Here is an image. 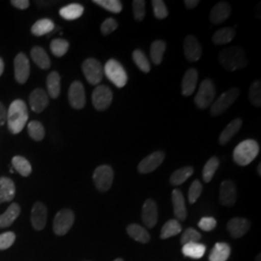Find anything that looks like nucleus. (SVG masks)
<instances>
[{"instance_id": "1", "label": "nucleus", "mask_w": 261, "mask_h": 261, "mask_svg": "<svg viewBox=\"0 0 261 261\" xmlns=\"http://www.w3.org/2000/svg\"><path fill=\"white\" fill-rule=\"evenodd\" d=\"M28 120V110L21 100H15L10 105L7 112V122L10 132L14 135L19 134Z\"/></svg>"}, {"instance_id": "2", "label": "nucleus", "mask_w": 261, "mask_h": 261, "mask_svg": "<svg viewBox=\"0 0 261 261\" xmlns=\"http://www.w3.org/2000/svg\"><path fill=\"white\" fill-rule=\"evenodd\" d=\"M218 58L221 65L228 71H236L239 69H243L249 64L244 49L239 47L224 48L220 53Z\"/></svg>"}, {"instance_id": "3", "label": "nucleus", "mask_w": 261, "mask_h": 261, "mask_svg": "<svg viewBox=\"0 0 261 261\" xmlns=\"http://www.w3.org/2000/svg\"><path fill=\"white\" fill-rule=\"evenodd\" d=\"M259 153V145L253 140H246L240 142L233 151L234 162L241 167L250 165Z\"/></svg>"}, {"instance_id": "4", "label": "nucleus", "mask_w": 261, "mask_h": 261, "mask_svg": "<svg viewBox=\"0 0 261 261\" xmlns=\"http://www.w3.org/2000/svg\"><path fill=\"white\" fill-rule=\"evenodd\" d=\"M103 73L116 87L122 88L128 82V75L124 67L115 59H110L103 68Z\"/></svg>"}, {"instance_id": "5", "label": "nucleus", "mask_w": 261, "mask_h": 261, "mask_svg": "<svg viewBox=\"0 0 261 261\" xmlns=\"http://www.w3.org/2000/svg\"><path fill=\"white\" fill-rule=\"evenodd\" d=\"M216 88L211 80H204L199 86L195 98V103L198 109L205 110L214 102Z\"/></svg>"}, {"instance_id": "6", "label": "nucleus", "mask_w": 261, "mask_h": 261, "mask_svg": "<svg viewBox=\"0 0 261 261\" xmlns=\"http://www.w3.org/2000/svg\"><path fill=\"white\" fill-rule=\"evenodd\" d=\"M240 95V89L237 87L231 88L226 92L222 94L214 103L211 105V114L213 116H217L225 112L232 103L237 100Z\"/></svg>"}, {"instance_id": "7", "label": "nucleus", "mask_w": 261, "mask_h": 261, "mask_svg": "<svg viewBox=\"0 0 261 261\" xmlns=\"http://www.w3.org/2000/svg\"><path fill=\"white\" fill-rule=\"evenodd\" d=\"M113 169L108 165L100 166L95 169L93 173V180L96 188L100 192H108L113 182Z\"/></svg>"}, {"instance_id": "8", "label": "nucleus", "mask_w": 261, "mask_h": 261, "mask_svg": "<svg viewBox=\"0 0 261 261\" xmlns=\"http://www.w3.org/2000/svg\"><path fill=\"white\" fill-rule=\"evenodd\" d=\"M83 72L87 82L92 85H98L103 80V66L95 58H88L84 61Z\"/></svg>"}, {"instance_id": "9", "label": "nucleus", "mask_w": 261, "mask_h": 261, "mask_svg": "<svg viewBox=\"0 0 261 261\" xmlns=\"http://www.w3.org/2000/svg\"><path fill=\"white\" fill-rule=\"evenodd\" d=\"M75 221L74 212L70 209L60 210L54 220V231L56 235H65L72 227Z\"/></svg>"}, {"instance_id": "10", "label": "nucleus", "mask_w": 261, "mask_h": 261, "mask_svg": "<svg viewBox=\"0 0 261 261\" xmlns=\"http://www.w3.org/2000/svg\"><path fill=\"white\" fill-rule=\"evenodd\" d=\"M112 102V90L107 85H98L92 93L94 108L99 111H106Z\"/></svg>"}, {"instance_id": "11", "label": "nucleus", "mask_w": 261, "mask_h": 261, "mask_svg": "<svg viewBox=\"0 0 261 261\" xmlns=\"http://www.w3.org/2000/svg\"><path fill=\"white\" fill-rule=\"evenodd\" d=\"M165 157L166 155L163 151H156L150 154L149 156H147L146 158L143 159L139 164L138 169L142 174L150 173L155 169H157L162 165Z\"/></svg>"}, {"instance_id": "12", "label": "nucleus", "mask_w": 261, "mask_h": 261, "mask_svg": "<svg viewBox=\"0 0 261 261\" xmlns=\"http://www.w3.org/2000/svg\"><path fill=\"white\" fill-rule=\"evenodd\" d=\"M15 79L20 84H24L28 82L30 74V66L28 56L22 53H19L16 56L15 61Z\"/></svg>"}, {"instance_id": "13", "label": "nucleus", "mask_w": 261, "mask_h": 261, "mask_svg": "<svg viewBox=\"0 0 261 261\" xmlns=\"http://www.w3.org/2000/svg\"><path fill=\"white\" fill-rule=\"evenodd\" d=\"M68 98H69V103L75 110H81L84 108L85 102H86L85 91H84V85L81 82L75 81L71 84L69 88Z\"/></svg>"}, {"instance_id": "14", "label": "nucleus", "mask_w": 261, "mask_h": 261, "mask_svg": "<svg viewBox=\"0 0 261 261\" xmlns=\"http://www.w3.org/2000/svg\"><path fill=\"white\" fill-rule=\"evenodd\" d=\"M141 217L143 223L147 227L153 228L156 225L158 222V208L156 202L153 199L148 198L145 200L142 206Z\"/></svg>"}, {"instance_id": "15", "label": "nucleus", "mask_w": 261, "mask_h": 261, "mask_svg": "<svg viewBox=\"0 0 261 261\" xmlns=\"http://www.w3.org/2000/svg\"><path fill=\"white\" fill-rule=\"evenodd\" d=\"M220 202L222 205L232 206L237 199V191L235 184L231 180H224L220 190Z\"/></svg>"}, {"instance_id": "16", "label": "nucleus", "mask_w": 261, "mask_h": 261, "mask_svg": "<svg viewBox=\"0 0 261 261\" xmlns=\"http://www.w3.org/2000/svg\"><path fill=\"white\" fill-rule=\"evenodd\" d=\"M48 96L47 92L42 88L34 89L29 96V103L31 110L36 113L44 112L48 106Z\"/></svg>"}, {"instance_id": "17", "label": "nucleus", "mask_w": 261, "mask_h": 261, "mask_svg": "<svg viewBox=\"0 0 261 261\" xmlns=\"http://www.w3.org/2000/svg\"><path fill=\"white\" fill-rule=\"evenodd\" d=\"M47 209L42 202H36L31 210V224L36 230H42L46 226Z\"/></svg>"}, {"instance_id": "18", "label": "nucleus", "mask_w": 261, "mask_h": 261, "mask_svg": "<svg viewBox=\"0 0 261 261\" xmlns=\"http://www.w3.org/2000/svg\"><path fill=\"white\" fill-rule=\"evenodd\" d=\"M184 53L187 59L191 62L198 61L202 56V48L197 39L193 35H189L184 41Z\"/></svg>"}, {"instance_id": "19", "label": "nucleus", "mask_w": 261, "mask_h": 261, "mask_svg": "<svg viewBox=\"0 0 261 261\" xmlns=\"http://www.w3.org/2000/svg\"><path fill=\"white\" fill-rule=\"evenodd\" d=\"M251 223L244 218H233L227 223L228 232L233 238H240L248 232Z\"/></svg>"}, {"instance_id": "20", "label": "nucleus", "mask_w": 261, "mask_h": 261, "mask_svg": "<svg viewBox=\"0 0 261 261\" xmlns=\"http://www.w3.org/2000/svg\"><path fill=\"white\" fill-rule=\"evenodd\" d=\"M231 9L228 3L219 2L210 12V19L215 24H221L230 16Z\"/></svg>"}, {"instance_id": "21", "label": "nucleus", "mask_w": 261, "mask_h": 261, "mask_svg": "<svg viewBox=\"0 0 261 261\" xmlns=\"http://www.w3.org/2000/svg\"><path fill=\"white\" fill-rule=\"evenodd\" d=\"M172 204L174 209V215L177 219V221H185L187 218L186 204H185V198L180 190H173L172 192Z\"/></svg>"}, {"instance_id": "22", "label": "nucleus", "mask_w": 261, "mask_h": 261, "mask_svg": "<svg viewBox=\"0 0 261 261\" xmlns=\"http://www.w3.org/2000/svg\"><path fill=\"white\" fill-rule=\"evenodd\" d=\"M16 195V187L12 179L8 177L0 178V201L9 202Z\"/></svg>"}, {"instance_id": "23", "label": "nucleus", "mask_w": 261, "mask_h": 261, "mask_svg": "<svg viewBox=\"0 0 261 261\" xmlns=\"http://www.w3.org/2000/svg\"><path fill=\"white\" fill-rule=\"evenodd\" d=\"M197 71L194 68L189 69L185 73L182 82V94L184 96L188 97L194 93L197 84Z\"/></svg>"}, {"instance_id": "24", "label": "nucleus", "mask_w": 261, "mask_h": 261, "mask_svg": "<svg viewBox=\"0 0 261 261\" xmlns=\"http://www.w3.org/2000/svg\"><path fill=\"white\" fill-rule=\"evenodd\" d=\"M243 121L242 119L240 118H236L232 121L230 122L225 128L224 130L222 132L219 141L222 145L226 144L227 142H229L230 140H232L234 136L239 132L242 127Z\"/></svg>"}, {"instance_id": "25", "label": "nucleus", "mask_w": 261, "mask_h": 261, "mask_svg": "<svg viewBox=\"0 0 261 261\" xmlns=\"http://www.w3.org/2000/svg\"><path fill=\"white\" fill-rule=\"evenodd\" d=\"M20 214V207L17 203H13L8 209L0 215V228H5L12 225Z\"/></svg>"}, {"instance_id": "26", "label": "nucleus", "mask_w": 261, "mask_h": 261, "mask_svg": "<svg viewBox=\"0 0 261 261\" xmlns=\"http://www.w3.org/2000/svg\"><path fill=\"white\" fill-rule=\"evenodd\" d=\"M231 252V249L226 243H217L209 254V261H226Z\"/></svg>"}, {"instance_id": "27", "label": "nucleus", "mask_w": 261, "mask_h": 261, "mask_svg": "<svg viewBox=\"0 0 261 261\" xmlns=\"http://www.w3.org/2000/svg\"><path fill=\"white\" fill-rule=\"evenodd\" d=\"M84 8L83 5L79 3H72L62 7L59 11V15L67 20H74L82 17L84 14Z\"/></svg>"}, {"instance_id": "28", "label": "nucleus", "mask_w": 261, "mask_h": 261, "mask_svg": "<svg viewBox=\"0 0 261 261\" xmlns=\"http://www.w3.org/2000/svg\"><path fill=\"white\" fill-rule=\"evenodd\" d=\"M205 251V246L203 244H199V243L187 244V245H184L182 248L183 254L187 257H190L193 259L201 258L204 255Z\"/></svg>"}, {"instance_id": "29", "label": "nucleus", "mask_w": 261, "mask_h": 261, "mask_svg": "<svg viewBox=\"0 0 261 261\" xmlns=\"http://www.w3.org/2000/svg\"><path fill=\"white\" fill-rule=\"evenodd\" d=\"M127 232L134 240L141 243V244H146L150 241L149 233L147 232V230L145 228H143L140 224H132L128 225Z\"/></svg>"}, {"instance_id": "30", "label": "nucleus", "mask_w": 261, "mask_h": 261, "mask_svg": "<svg viewBox=\"0 0 261 261\" xmlns=\"http://www.w3.org/2000/svg\"><path fill=\"white\" fill-rule=\"evenodd\" d=\"M31 58L43 70H47L50 67V60L46 50L41 47H34L31 49Z\"/></svg>"}, {"instance_id": "31", "label": "nucleus", "mask_w": 261, "mask_h": 261, "mask_svg": "<svg viewBox=\"0 0 261 261\" xmlns=\"http://www.w3.org/2000/svg\"><path fill=\"white\" fill-rule=\"evenodd\" d=\"M47 88L48 96L53 99L58 98L61 85H60V75L57 72H51L47 77Z\"/></svg>"}, {"instance_id": "32", "label": "nucleus", "mask_w": 261, "mask_h": 261, "mask_svg": "<svg viewBox=\"0 0 261 261\" xmlns=\"http://www.w3.org/2000/svg\"><path fill=\"white\" fill-rule=\"evenodd\" d=\"M55 29V23L51 19H42L37 20L31 28V32L35 36H43Z\"/></svg>"}, {"instance_id": "33", "label": "nucleus", "mask_w": 261, "mask_h": 261, "mask_svg": "<svg viewBox=\"0 0 261 261\" xmlns=\"http://www.w3.org/2000/svg\"><path fill=\"white\" fill-rule=\"evenodd\" d=\"M234 37H235L234 28H224L216 31L212 40L215 45H224L231 42Z\"/></svg>"}, {"instance_id": "34", "label": "nucleus", "mask_w": 261, "mask_h": 261, "mask_svg": "<svg viewBox=\"0 0 261 261\" xmlns=\"http://www.w3.org/2000/svg\"><path fill=\"white\" fill-rule=\"evenodd\" d=\"M193 173H194V168L192 167L179 168L171 174L170 184L173 186H180L184 182H186L187 180L193 175Z\"/></svg>"}, {"instance_id": "35", "label": "nucleus", "mask_w": 261, "mask_h": 261, "mask_svg": "<svg viewBox=\"0 0 261 261\" xmlns=\"http://www.w3.org/2000/svg\"><path fill=\"white\" fill-rule=\"evenodd\" d=\"M166 48H167V45L162 40H157L152 43L151 49H150V56L155 65H159L162 63Z\"/></svg>"}, {"instance_id": "36", "label": "nucleus", "mask_w": 261, "mask_h": 261, "mask_svg": "<svg viewBox=\"0 0 261 261\" xmlns=\"http://www.w3.org/2000/svg\"><path fill=\"white\" fill-rule=\"evenodd\" d=\"M182 231V226L177 220H169L161 230V238L162 239H168L172 236H175Z\"/></svg>"}, {"instance_id": "37", "label": "nucleus", "mask_w": 261, "mask_h": 261, "mask_svg": "<svg viewBox=\"0 0 261 261\" xmlns=\"http://www.w3.org/2000/svg\"><path fill=\"white\" fill-rule=\"evenodd\" d=\"M13 168L23 177H28L32 172V167L28 160L21 156H15L12 160Z\"/></svg>"}, {"instance_id": "38", "label": "nucleus", "mask_w": 261, "mask_h": 261, "mask_svg": "<svg viewBox=\"0 0 261 261\" xmlns=\"http://www.w3.org/2000/svg\"><path fill=\"white\" fill-rule=\"evenodd\" d=\"M220 161L217 157H212L207 161V163L202 170V177L206 183L211 182V180L214 177V174L219 168Z\"/></svg>"}, {"instance_id": "39", "label": "nucleus", "mask_w": 261, "mask_h": 261, "mask_svg": "<svg viewBox=\"0 0 261 261\" xmlns=\"http://www.w3.org/2000/svg\"><path fill=\"white\" fill-rule=\"evenodd\" d=\"M28 135L32 140L40 141L45 138V128L39 121H31L28 124Z\"/></svg>"}, {"instance_id": "40", "label": "nucleus", "mask_w": 261, "mask_h": 261, "mask_svg": "<svg viewBox=\"0 0 261 261\" xmlns=\"http://www.w3.org/2000/svg\"><path fill=\"white\" fill-rule=\"evenodd\" d=\"M133 59L135 61V63L139 67V69L141 70L143 73H149L151 70V66H150L149 60L144 55L143 51H141L140 49H136L133 53Z\"/></svg>"}, {"instance_id": "41", "label": "nucleus", "mask_w": 261, "mask_h": 261, "mask_svg": "<svg viewBox=\"0 0 261 261\" xmlns=\"http://www.w3.org/2000/svg\"><path fill=\"white\" fill-rule=\"evenodd\" d=\"M69 42L64 39H55L50 43V50L56 57H62L69 49Z\"/></svg>"}, {"instance_id": "42", "label": "nucleus", "mask_w": 261, "mask_h": 261, "mask_svg": "<svg viewBox=\"0 0 261 261\" xmlns=\"http://www.w3.org/2000/svg\"><path fill=\"white\" fill-rule=\"evenodd\" d=\"M249 99L251 103L259 108L261 106V83L260 81H255L252 83L249 89Z\"/></svg>"}, {"instance_id": "43", "label": "nucleus", "mask_w": 261, "mask_h": 261, "mask_svg": "<svg viewBox=\"0 0 261 261\" xmlns=\"http://www.w3.org/2000/svg\"><path fill=\"white\" fill-rule=\"evenodd\" d=\"M93 2L113 14H119L123 9L121 1L119 0H94Z\"/></svg>"}, {"instance_id": "44", "label": "nucleus", "mask_w": 261, "mask_h": 261, "mask_svg": "<svg viewBox=\"0 0 261 261\" xmlns=\"http://www.w3.org/2000/svg\"><path fill=\"white\" fill-rule=\"evenodd\" d=\"M201 239V234L193 227H189L181 237V244L184 246L191 243H198Z\"/></svg>"}, {"instance_id": "45", "label": "nucleus", "mask_w": 261, "mask_h": 261, "mask_svg": "<svg viewBox=\"0 0 261 261\" xmlns=\"http://www.w3.org/2000/svg\"><path fill=\"white\" fill-rule=\"evenodd\" d=\"M152 6L155 17L159 19H166L168 16V11L166 4L162 0H153Z\"/></svg>"}, {"instance_id": "46", "label": "nucleus", "mask_w": 261, "mask_h": 261, "mask_svg": "<svg viewBox=\"0 0 261 261\" xmlns=\"http://www.w3.org/2000/svg\"><path fill=\"white\" fill-rule=\"evenodd\" d=\"M202 193V185L199 180H195L189 190V201L190 203H196V200Z\"/></svg>"}, {"instance_id": "47", "label": "nucleus", "mask_w": 261, "mask_h": 261, "mask_svg": "<svg viewBox=\"0 0 261 261\" xmlns=\"http://www.w3.org/2000/svg\"><path fill=\"white\" fill-rule=\"evenodd\" d=\"M145 1L143 0H135L133 2V11L134 17L138 21H141L145 17Z\"/></svg>"}, {"instance_id": "48", "label": "nucleus", "mask_w": 261, "mask_h": 261, "mask_svg": "<svg viewBox=\"0 0 261 261\" xmlns=\"http://www.w3.org/2000/svg\"><path fill=\"white\" fill-rule=\"evenodd\" d=\"M16 235L12 231L0 234V250H7L14 244Z\"/></svg>"}, {"instance_id": "49", "label": "nucleus", "mask_w": 261, "mask_h": 261, "mask_svg": "<svg viewBox=\"0 0 261 261\" xmlns=\"http://www.w3.org/2000/svg\"><path fill=\"white\" fill-rule=\"evenodd\" d=\"M118 28V23L117 21L112 18L107 19L101 25V32L103 33V35L107 36L110 35L113 31L116 30V28Z\"/></svg>"}, {"instance_id": "50", "label": "nucleus", "mask_w": 261, "mask_h": 261, "mask_svg": "<svg viewBox=\"0 0 261 261\" xmlns=\"http://www.w3.org/2000/svg\"><path fill=\"white\" fill-rule=\"evenodd\" d=\"M216 225H217V221L213 217H204L198 223L199 228L204 231H212L216 227Z\"/></svg>"}, {"instance_id": "51", "label": "nucleus", "mask_w": 261, "mask_h": 261, "mask_svg": "<svg viewBox=\"0 0 261 261\" xmlns=\"http://www.w3.org/2000/svg\"><path fill=\"white\" fill-rule=\"evenodd\" d=\"M11 3L13 4V6H15L16 8L20 10L27 9L29 6V1L28 0H12Z\"/></svg>"}, {"instance_id": "52", "label": "nucleus", "mask_w": 261, "mask_h": 261, "mask_svg": "<svg viewBox=\"0 0 261 261\" xmlns=\"http://www.w3.org/2000/svg\"><path fill=\"white\" fill-rule=\"evenodd\" d=\"M7 121V110L4 107V105L0 102V126L4 125V123Z\"/></svg>"}, {"instance_id": "53", "label": "nucleus", "mask_w": 261, "mask_h": 261, "mask_svg": "<svg viewBox=\"0 0 261 261\" xmlns=\"http://www.w3.org/2000/svg\"><path fill=\"white\" fill-rule=\"evenodd\" d=\"M184 3H185V5H186L187 8H189V9H194V8H196V6L199 4V1H198V0H186Z\"/></svg>"}, {"instance_id": "54", "label": "nucleus", "mask_w": 261, "mask_h": 261, "mask_svg": "<svg viewBox=\"0 0 261 261\" xmlns=\"http://www.w3.org/2000/svg\"><path fill=\"white\" fill-rule=\"evenodd\" d=\"M3 71H4V62L2 58H0V76L3 74Z\"/></svg>"}, {"instance_id": "55", "label": "nucleus", "mask_w": 261, "mask_h": 261, "mask_svg": "<svg viewBox=\"0 0 261 261\" xmlns=\"http://www.w3.org/2000/svg\"><path fill=\"white\" fill-rule=\"evenodd\" d=\"M257 171H258V175L261 176V164L258 165V168H257Z\"/></svg>"}, {"instance_id": "56", "label": "nucleus", "mask_w": 261, "mask_h": 261, "mask_svg": "<svg viewBox=\"0 0 261 261\" xmlns=\"http://www.w3.org/2000/svg\"><path fill=\"white\" fill-rule=\"evenodd\" d=\"M260 257H261V254L259 253L257 256H256V259H255V261H260Z\"/></svg>"}, {"instance_id": "57", "label": "nucleus", "mask_w": 261, "mask_h": 261, "mask_svg": "<svg viewBox=\"0 0 261 261\" xmlns=\"http://www.w3.org/2000/svg\"><path fill=\"white\" fill-rule=\"evenodd\" d=\"M113 261H124V260H123V259H122V258H116V259H115V260H113Z\"/></svg>"}, {"instance_id": "58", "label": "nucleus", "mask_w": 261, "mask_h": 261, "mask_svg": "<svg viewBox=\"0 0 261 261\" xmlns=\"http://www.w3.org/2000/svg\"><path fill=\"white\" fill-rule=\"evenodd\" d=\"M0 204H1V201H0Z\"/></svg>"}, {"instance_id": "59", "label": "nucleus", "mask_w": 261, "mask_h": 261, "mask_svg": "<svg viewBox=\"0 0 261 261\" xmlns=\"http://www.w3.org/2000/svg\"><path fill=\"white\" fill-rule=\"evenodd\" d=\"M86 261H88V260H86Z\"/></svg>"}]
</instances>
